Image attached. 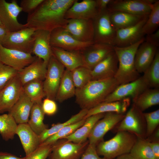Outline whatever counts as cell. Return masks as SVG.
<instances>
[{
  "label": "cell",
  "mask_w": 159,
  "mask_h": 159,
  "mask_svg": "<svg viewBox=\"0 0 159 159\" xmlns=\"http://www.w3.org/2000/svg\"><path fill=\"white\" fill-rule=\"evenodd\" d=\"M75 0H44L33 11L28 14L27 27L35 30L51 32L58 28H64L68 23L65 13Z\"/></svg>",
  "instance_id": "cell-1"
},
{
  "label": "cell",
  "mask_w": 159,
  "mask_h": 159,
  "mask_svg": "<svg viewBox=\"0 0 159 159\" xmlns=\"http://www.w3.org/2000/svg\"><path fill=\"white\" fill-rule=\"evenodd\" d=\"M119 85L114 77L91 80L82 87L76 88V102L82 109L89 110L104 102Z\"/></svg>",
  "instance_id": "cell-2"
},
{
  "label": "cell",
  "mask_w": 159,
  "mask_h": 159,
  "mask_svg": "<svg viewBox=\"0 0 159 159\" xmlns=\"http://www.w3.org/2000/svg\"><path fill=\"white\" fill-rule=\"evenodd\" d=\"M145 40L144 37L127 47L114 46V50L118 61V69L114 77L119 85L132 82L140 77L135 67V57L138 47Z\"/></svg>",
  "instance_id": "cell-3"
},
{
  "label": "cell",
  "mask_w": 159,
  "mask_h": 159,
  "mask_svg": "<svg viewBox=\"0 0 159 159\" xmlns=\"http://www.w3.org/2000/svg\"><path fill=\"white\" fill-rule=\"evenodd\" d=\"M137 139V136L130 132L117 131L112 138L100 142L96 146L99 156L105 159H114L120 155L129 153Z\"/></svg>",
  "instance_id": "cell-4"
},
{
  "label": "cell",
  "mask_w": 159,
  "mask_h": 159,
  "mask_svg": "<svg viewBox=\"0 0 159 159\" xmlns=\"http://www.w3.org/2000/svg\"><path fill=\"white\" fill-rule=\"evenodd\" d=\"M110 12L107 9L97 13L92 19L94 43L114 46L116 30L112 26L110 18Z\"/></svg>",
  "instance_id": "cell-5"
},
{
  "label": "cell",
  "mask_w": 159,
  "mask_h": 159,
  "mask_svg": "<svg viewBox=\"0 0 159 159\" xmlns=\"http://www.w3.org/2000/svg\"><path fill=\"white\" fill-rule=\"evenodd\" d=\"M35 30L27 27L16 32H8L1 45L8 49L32 54Z\"/></svg>",
  "instance_id": "cell-6"
},
{
  "label": "cell",
  "mask_w": 159,
  "mask_h": 159,
  "mask_svg": "<svg viewBox=\"0 0 159 159\" xmlns=\"http://www.w3.org/2000/svg\"><path fill=\"white\" fill-rule=\"evenodd\" d=\"M65 68L52 54L48 62L46 75L43 81L46 98L55 100Z\"/></svg>",
  "instance_id": "cell-7"
},
{
  "label": "cell",
  "mask_w": 159,
  "mask_h": 159,
  "mask_svg": "<svg viewBox=\"0 0 159 159\" xmlns=\"http://www.w3.org/2000/svg\"><path fill=\"white\" fill-rule=\"evenodd\" d=\"M88 144V140L76 143L65 138L59 140L52 145L49 159H80Z\"/></svg>",
  "instance_id": "cell-8"
},
{
  "label": "cell",
  "mask_w": 159,
  "mask_h": 159,
  "mask_svg": "<svg viewBox=\"0 0 159 159\" xmlns=\"http://www.w3.org/2000/svg\"><path fill=\"white\" fill-rule=\"evenodd\" d=\"M145 122L143 112L133 103L118 125L117 130L128 131L137 137L144 138L146 132Z\"/></svg>",
  "instance_id": "cell-9"
},
{
  "label": "cell",
  "mask_w": 159,
  "mask_h": 159,
  "mask_svg": "<svg viewBox=\"0 0 159 159\" xmlns=\"http://www.w3.org/2000/svg\"><path fill=\"white\" fill-rule=\"evenodd\" d=\"M157 0H112L107 9L110 12L120 11L131 14L148 15L153 4Z\"/></svg>",
  "instance_id": "cell-10"
},
{
  "label": "cell",
  "mask_w": 159,
  "mask_h": 159,
  "mask_svg": "<svg viewBox=\"0 0 159 159\" xmlns=\"http://www.w3.org/2000/svg\"><path fill=\"white\" fill-rule=\"evenodd\" d=\"M22 11L16 0L8 2L0 0V20L8 32H14L27 27L26 24L18 21V15Z\"/></svg>",
  "instance_id": "cell-11"
},
{
  "label": "cell",
  "mask_w": 159,
  "mask_h": 159,
  "mask_svg": "<svg viewBox=\"0 0 159 159\" xmlns=\"http://www.w3.org/2000/svg\"><path fill=\"white\" fill-rule=\"evenodd\" d=\"M125 115L114 112L105 113L104 117L93 126L88 138L89 144L96 145L105 134L123 118Z\"/></svg>",
  "instance_id": "cell-12"
},
{
  "label": "cell",
  "mask_w": 159,
  "mask_h": 159,
  "mask_svg": "<svg viewBox=\"0 0 159 159\" xmlns=\"http://www.w3.org/2000/svg\"><path fill=\"white\" fill-rule=\"evenodd\" d=\"M51 47L71 51H82L94 43L93 42H83L74 38L65 29L58 28L50 32Z\"/></svg>",
  "instance_id": "cell-13"
},
{
  "label": "cell",
  "mask_w": 159,
  "mask_h": 159,
  "mask_svg": "<svg viewBox=\"0 0 159 159\" xmlns=\"http://www.w3.org/2000/svg\"><path fill=\"white\" fill-rule=\"evenodd\" d=\"M149 88L142 76L132 82L119 85L104 102L119 101L127 98L132 100Z\"/></svg>",
  "instance_id": "cell-14"
},
{
  "label": "cell",
  "mask_w": 159,
  "mask_h": 159,
  "mask_svg": "<svg viewBox=\"0 0 159 159\" xmlns=\"http://www.w3.org/2000/svg\"><path fill=\"white\" fill-rule=\"evenodd\" d=\"M22 90L23 85L17 73L0 90V113L10 111Z\"/></svg>",
  "instance_id": "cell-15"
},
{
  "label": "cell",
  "mask_w": 159,
  "mask_h": 159,
  "mask_svg": "<svg viewBox=\"0 0 159 159\" xmlns=\"http://www.w3.org/2000/svg\"><path fill=\"white\" fill-rule=\"evenodd\" d=\"M37 58L32 54L8 49L0 44V62L17 72L32 63Z\"/></svg>",
  "instance_id": "cell-16"
},
{
  "label": "cell",
  "mask_w": 159,
  "mask_h": 159,
  "mask_svg": "<svg viewBox=\"0 0 159 159\" xmlns=\"http://www.w3.org/2000/svg\"><path fill=\"white\" fill-rule=\"evenodd\" d=\"M148 16L134 25L116 30L114 46L121 47L128 46L144 38L145 35L143 32V28Z\"/></svg>",
  "instance_id": "cell-17"
},
{
  "label": "cell",
  "mask_w": 159,
  "mask_h": 159,
  "mask_svg": "<svg viewBox=\"0 0 159 159\" xmlns=\"http://www.w3.org/2000/svg\"><path fill=\"white\" fill-rule=\"evenodd\" d=\"M64 29L79 41L93 42L94 29L92 19H68L67 24Z\"/></svg>",
  "instance_id": "cell-18"
},
{
  "label": "cell",
  "mask_w": 159,
  "mask_h": 159,
  "mask_svg": "<svg viewBox=\"0 0 159 159\" xmlns=\"http://www.w3.org/2000/svg\"><path fill=\"white\" fill-rule=\"evenodd\" d=\"M112 45L93 43L81 51L86 66L91 70L114 51Z\"/></svg>",
  "instance_id": "cell-19"
},
{
  "label": "cell",
  "mask_w": 159,
  "mask_h": 159,
  "mask_svg": "<svg viewBox=\"0 0 159 159\" xmlns=\"http://www.w3.org/2000/svg\"><path fill=\"white\" fill-rule=\"evenodd\" d=\"M95 0H75L67 11L65 17L71 19H93L97 14Z\"/></svg>",
  "instance_id": "cell-20"
},
{
  "label": "cell",
  "mask_w": 159,
  "mask_h": 159,
  "mask_svg": "<svg viewBox=\"0 0 159 159\" xmlns=\"http://www.w3.org/2000/svg\"><path fill=\"white\" fill-rule=\"evenodd\" d=\"M118 61L114 51L91 70V80L113 77L117 71Z\"/></svg>",
  "instance_id": "cell-21"
},
{
  "label": "cell",
  "mask_w": 159,
  "mask_h": 159,
  "mask_svg": "<svg viewBox=\"0 0 159 159\" xmlns=\"http://www.w3.org/2000/svg\"><path fill=\"white\" fill-rule=\"evenodd\" d=\"M50 32L37 30L34 34V42L32 54L43 60L47 65L52 55L50 43Z\"/></svg>",
  "instance_id": "cell-22"
},
{
  "label": "cell",
  "mask_w": 159,
  "mask_h": 159,
  "mask_svg": "<svg viewBox=\"0 0 159 159\" xmlns=\"http://www.w3.org/2000/svg\"><path fill=\"white\" fill-rule=\"evenodd\" d=\"M53 55L64 66L72 71L77 67L84 66L85 64L81 51H71L51 47Z\"/></svg>",
  "instance_id": "cell-23"
},
{
  "label": "cell",
  "mask_w": 159,
  "mask_h": 159,
  "mask_svg": "<svg viewBox=\"0 0 159 159\" xmlns=\"http://www.w3.org/2000/svg\"><path fill=\"white\" fill-rule=\"evenodd\" d=\"M47 65L42 59L37 57L32 63L17 72V75L23 86L36 80L44 81Z\"/></svg>",
  "instance_id": "cell-24"
},
{
  "label": "cell",
  "mask_w": 159,
  "mask_h": 159,
  "mask_svg": "<svg viewBox=\"0 0 159 159\" xmlns=\"http://www.w3.org/2000/svg\"><path fill=\"white\" fill-rule=\"evenodd\" d=\"M158 47L144 41L138 47L135 57V69L139 73H144L153 62Z\"/></svg>",
  "instance_id": "cell-25"
},
{
  "label": "cell",
  "mask_w": 159,
  "mask_h": 159,
  "mask_svg": "<svg viewBox=\"0 0 159 159\" xmlns=\"http://www.w3.org/2000/svg\"><path fill=\"white\" fill-rule=\"evenodd\" d=\"M16 134L19 138L26 156L34 152L40 145L38 135L32 130L28 123L18 124Z\"/></svg>",
  "instance_id": "cell-26"
},
{
  "label": "cell",
  "mask_w": 159,
  "mask_h": 159,
  "mask_svg": "<svg viewBox=\"0 0 159 159\" xmlns=\"http://www.w3.org/2000/svg\"><path fill=\"white\" fill-rule=\"evenodd\" d=\"M34 103L23 90L18 101L9 112L18 124L28 123Z\"/></svg>",
  "instance_id": "cell-27"
},
{
  "label": "cell",
  "mask_w": 159,
  "mask_h": 159,
  "mask_svg": "<svg viewBox=\"0 0 159 159\" xmlns=\"http://www.w3.org/2000/svg\"><path fill=\"white\" fill-rule=\"evenodd\" d=\"M130 99L127 98L117 101L103 102L92 108L88 110L84 118L92 115L107 112H114L124 114L130 106Z\"/></svg>",
  "instance_id": "cell-28"
},
{
  "label": "cell",
  "mask_w": 159,
  "mask_h": 159,
  "mask_svg": "<svg viewBox=\"0 0 159 159\" xmlns=\"http://www.w3.org/2000/svg\"><path fill=\"white\" fill-rule=\"evenodd\" d=\"M105 113L97 114L87 117L82 125L72 134L64 138L76 143H82L86 142L88 140L87 139L94 125L104 117Z\"/></svg>",
  "instance_id": "cell-29"
},
{
  "label": "cell",
  "mask_w": 159,
  "mask_h": 159,
  "mask_svg": "<svg viewBox=\"0 0 159 159\" xmlns=\"http://www.w3.org/2000/svg\"><path fill=\"white\" fill-rule=\"evenodd\" d=\"M148 15H141L123 12H110L111 24L116 30L134 25Z\"/></svg>",
  "instance_id": "cell-30"
},
{
  "label": "cell",
  "mask_w": 159,
  "mask_h": 159,
  "mask_svg": "<svg viewBox=\"0 0 159 159\" xmlns=\"http://www.w3.org/2000/svg\"><path fill=\"white\" fill-rule=\"evenodd\" d=\"M76 89L71 71L65 69L58 88L55 100L62 102L73 97L75 96Z\"/></svg>",
  "instance_id": "cell-31"
},
{
  "label": "cell",
  "mask_w": 159,
  "mask_h": 159,
  "mask_svg": "<svg viewBox=\"0 0 159 159\" xmlns=\"http://www.w3.org/2000/svg\"><path fill=\"white\" fill-rule=\"evenodd\" d=\"M134 103L141 111L159 104V88H148L133 99Z\"/></svg>",
  "instance_id": "cell-32"
},
{
  "label": "cell",
  "mask_w": 159,
  "mask_h": 159,
  "mask_svg": "<svg viewBox=\"0 0 159 159\" xmlns=\"http://www.w3.org/2000/svg\"><path fill=\"white\" fill-rule=\"evenodd\" d=\"M42 104L34 103L32 107L28 124L32 130L38 135L48 128L44 122L45 114Z\"/></svg>",
  "instance_id": "cell-33"
},
{
  "label": "cell",
  "mask_w": 159,
  "mask_h": 159,
  "mask_svg": "<svg viewBox=\"0 0 159 159\" xmlns=\"http://www.w3.org/2000/svg\"><path fill=\"white\" fill-rule=\"evenodd\" d=\"M129 153L133 159H156L149 141L142 137H137Z\"/></svg>",
  "instance_id": "cell-34"
},
{
  "label": "cell",
  "mask_w": 159,
  "mask_h": 159,
  "mask_svg": "<svg viewBox=\"0 0 159 159\" xmlns=\"http://www.w3.org/2000/svg\"><path fill=\"white\" fill-rule=\"evenodd\" d=\"M87 111L88 110L86 109H82L79 112L72 116L66 121L53 125L50 128L46 130L38 135L40 144L65 126L77 122L83 119Z\"/></svg>",
  "instance_id": "cell-35"
},
{
  "label": "cell",
  "mask_w": 159,
  "mask_h": 159,
  "mask_svg": "<svg viewBox=\"0 0 159 159\" xmlns=\"http://www.w3.org/2000/svg\"><path fill=\"white\" fill-rule=\"evenodd\" d=\"M43 81L36 80L29 82L23 86L24 92L34 103L42 104V99L45 97Z\"/></svg>",
  "instance_id": "cell-36"
},
{
  "label": "cell",
  "mask_w": 159,
  "mask_h": 159,
  "mask_svg": "<svg viewBox=\"0 0 159 159\" xmlns=\"http://www.w3.org/2000/svg\"><path fill=\"white\" fill-rule=\"evenodd\" d=\"M142 76L149 88L159 87V50H157L151 64Z\"/></svg>",
  "instance_id": "cell-37"
},
{
  "label": "cell",
  "mask_w": 159,
  "mask_h": 159,
  "mask_svg": "<svg viewBox=\"0 0 159 159\" xmlns=\"http://www.w3.org/2000/svg\"><path fill=\"white\" fill-rule=\"evenodd\" d=\"M17 125L14 119L9 113L0 115V135L5 141L14 138Z\"/></svg>",
  "instance_id": "cell-38"
},
{
  "label": "cell",
  "mask_w": 159,
  "mask_h": 159,
  "mask_svg": "<svg viewBox=\"0 0 159 159\" xmlns=\"http://www.w3.org/2000/svg\"><path fill=\"white\" fill-rule=\"evenodd\" d=\"M86 120V119L83 118L77 122L65 126L55 134L48 138L40 145H52L58 140L69 135L82 125Z\"/></svg>",
  "instance_id": "cell-39"
},
{
  "label": "cell",
  "mask_w": 159,
  "mask_h": 159,
  "mask_svg": "<svg viewBox=\"0 0 159 159\" xmlns=\"http://www.w3.org/2000/svg\"><path fill=\"white\" fill-rule=\"evenodd\" d=\"M159 26V1L153 4V7L146 22L143 28L145 35L152 33L157 29Z\"/></svg>",
  "instance_id": "cell-40"
},
{
  "label": "cell",
  "mask_w": 159,
  "mask_h": 159,
  "mask_svg": "<svg viewBox=\"0 0 159 159\" xmlns=\"http://www.w3.org/2000/svg\"><path fill=\"white\" fill-rule=\"evenodd\" d=\"M71 72L76 88L82 87L91 80V70L87 67H79Z\"/></svg>",
  "instance_id": "cell-41"
},
{
  "label": "cell",
  "mask_w": 159,
  "mask_h": 159,
  "mask_svg": "<svg viewBox=\"0 0 159 159\" xmlns=\"http://www.w3.org/2000/svg\"><path fill=\"white\" fill-rule=\"evenodd\" d=\"M146 124V136L151 135L155 130L159 124V110L147 113L143 112Z\"/></svg>",
  "instance_id": "cell-42"
},
{
  "label": "cell",
  "mask_w": 159,
  "mask_h": 159,
  "mask_svg": "<svg viewBox=\"0 0 159 159\" xmlns=\"http://www.w3.org/2000/svg\"><path fill=\"white\" fill-rule=\"evenodd\" d=\"M17 73V71L0 62V90Z\"/></svg>",
  "instance_id": "cell-43"
},
{
  "label": "cell",
  "mask_w": 159,
  "mask_h": 159,
  "mask_svg": "<svg viewBox=\"0 0 159 159\" xmlns=\"http://www.w3.org/2000/svg\"><path fill=\"white\" fill-rule=\"evenodd\" d=\"M52 145H40L39 147L25 159H47L51 151Z\"/></svg>",
  "instance_id": "cell-44"
},
{
  "label": "cell",
  "mask_w": 159,
  "mask_h": 159,
  "mask_svg": "<svg viewBox=\"0 0 159 159\" xmlns=\"http://www.w3.org/2000/svg\"><path fill=\"white\" fill-rule=\"evenodd\" d=\"M42 107L44 114L48 115H54L57 110V105L54 100L47 98L42 101Z\"/></svg>",
  "instance_id": "cell-45"
},
{
  "label": "cell",
  "mask_w": 159,
  "mask_h": 159,
  "mask_svg": "<svg viewBox=\"0 0 159 159\" xmlns=\"http://www.w3.org/2000/svg\"><path fill=\"white\" fill-rule=\"evenodd\" d=\"M44 0H22L20 6L22 11L29 14L34 11Z\"/></svg>",
  "instance_id": "cell-46"
},
{
  "label": "cell",
  "mask_w": 159,
  "mask_h": 159,
  "mask_svg": "<svg viewBox=\"0 0 159 159\" xmlns=\"http://www.w3.org/2000/svg\"><path fill=\"white\" fill-rule=\"evenodd\" d=\"M80 159H105L101 157L97 153L96 146L89 144Z\"/></svg>",
  "instance_id": "cell-47"
},
{
  "label": "cell",
  "mask_w": 159,
  "mask_h": 159,
  "mask_svg": "<svg viewBox=\"0 0 159 159\" xmlns=\"http://www.w3.org/2000/svg\"><path fill=\"white\" fill-rule=\"evenodd\" d=\"M145 41L158 47L159 46V29L155 32L146 35L145 37Z\"/></svg>",
  "instance_id": "cell-48"
},
{
  "label": "cell",
  "mask_w": 159,
  "mask_h": 159,
  "mask_svg": "<svg viewBox=\"0 0 159 159\" xmlns=\"http://www.w3.org/2000/svg\"><path fill=\"white\" fill-rule=\"evenodd\" d=\"M112 0H95L97 12H99L107 9L108 5Z\"/></svg>",
  "instance_id": "cell-49"
},
{
  "label": "cell",
  "mask_w": 159,
  "mask_h": 159,
  "mask_svg": "<svg viewBox=\"0 0 159 159\" xmlns=\"http://www.w3.org/2000/svg\"><path fill=\"white\" fill-rule=\"evenodd\" d=\"M149 143L156 159H159V141H149Z\"/></svg>",
  "instance_id": "cell-50"
},
{
  "label": "cell",
  "mask_w": 159,
  "mask_h": 159,
  "mask_svg": "<svg viewBox=\"0 0 159 159\" xmlns=\"http://www.w3.org/2000/svg\"><path fill=\"white\" fill-rule=\"evenodd\" d=\"M26 157H19L11 153L0 152V159H25Z\"/></svg>",
  "instance_id": "cell-51"
},
{
  "label": "cell",
  "mask_w": 159,
  "mask_h": 159,
  "mask_svg": "<svg viewBox=\"0 0 159 159\" xmlns=\"http://www.w3.org/2000/svg\"><path fill=\"white\" fill-rule=\"evenodd\" d=\"M6 29L3 25H0V44L2 43L8 32Z\"/></svg>",
  "instance_id": "cell-52"
},
{
  "label": "cell",
  "mask_w": 159,
  "mask_h": 159,
  "mask_svg": "<svg viewBox=\"0 0 159 159\" xmlns=\"http://www.w3.org/2000/svg\"><path fill=\"white\" fill-rule=\"evenodd\" d=\"M115 159H133L130 153L123 154L119 156Z\"/></svg>",
  "instance_id": "cell-53"
},
{
  "label": "cell",
  "mask_w": 159,
  "mask_h": 159,
  "mask_svg": "<svg viewBox=\"0 0 159 159\" xmlns=\"http://www.w3.org/2000/svg\"><path fill=\"white\" fill-rule=\"evenodd\" d=\"M154 138L155 139L154 141H159V129H157L156 131H155L154 134Z\"/></svg>",
  "instance_id": "cell-54"
},
{
  "label": "cell",
  "mask_w": 159,
  "mask_h": 159,
  "mask_svg": "<svg viewBox=\"0 0 159 159\" xmlns=\"http://www.w3.org/2000/svg\"><path fill=\"white\" fill-rule=\"evenodd\" d=\"M0 25H3L0 20Z\"/></svg>",
  "instance_id": "cell-55"
}]
</instances>
